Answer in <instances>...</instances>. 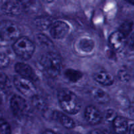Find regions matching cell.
Returning <instances> with one entry per match:
<instances>
[{
    "instance_id": "obj_20",
    "label": "cell",
    "mask_w": 134,
    "mask_h": 134,
    "mask_svg": "<svg viewBox=\"0 0 134 134\" xmlns=\"http://www.w3.org/2000/svg\"><path fill=\"white\" fill-rule=\"evenodd\" d=\"M36 42L42 47H46V48H50V47H52L53 46V43L51 42V40L44 34H38L36 35Z\"/></svg>"
},
{
    "instance_id": "obj_2",
    "label": "cell",
    "mask_w": 134,
    "mask_h": 134,
    "mask_svg": "<svg viewBox=\"0 0 134 134\" xmlns=\"http://www.w3.org/2000/svg\"><path fill=\"white\" fill-rule=\"evenodd\" d=\"M40 64L47 75L51 78H57L60 74L62 68V59L55 52L46 53L40 59Z\"/></svg>"
},
{
    "instance_id": "obj_33",
    "label": "cell",
    "mask_w": 134,
    "mask_h": 134,
    "mask_svg": "<svg viewBox=\"0 0 134 134\" xmlns=\"http://www.w3.org/2000/svg\"><path fill=\"white\" fill-rule=\"evenodd\" d=\"M127 2H129V3H131V4H133L134 5V0H126Z\"/></svg>"
},
{
    "instance_id": "obj_23",
    "label": "cell",
    "mask_w": 134,
    "mask_h": 134,
    "mask_svg": "<svg viewBox=\"0 0 134 134\" xmlns=\"http://www.w3.org/2000/svg\"><path fill=\"white\" fill-rule=\"evenodd\" d=\"M9 63L10 60L7 55L0 53V69L7 67L9 64Z\"/></svg>"
},
{
    "instance_id": "obj_13",
    "label": "cell",
    "mask_w": 134,
    "mask_h": 134,
    "mask_svg": "<svg viewBox=\"0 0 134 134\" xmlns=\"http://www.w3.org/2000/svg\"><path fill=\"white\" fill-rule=\"evenodd\" d=\"M53 117L55 120L59 121L62 126L66 129H72L75 127V122L69 116H66L60 112L55 111L53 114Z\"/></svg>"
},
{
    "instance_id": "obj_8",
    "label": "cell",
    "mask_w": 134,
    "mask_h": 134,
    "mask_svg": "<svg viewBox=\"0 0 134 134\" xmlns=\"http://www.w3.org/2000/svg\"><path fill=\"white\" fill-rule=\"evenodd\" d=\"M11 110L16 116H21L25 113L27 108L26 101L24 98L18 95L12 97L10 102Z\"/></svg>"
},
{
    "instance_id": "obj_5",
    "label": "cell",
    "mask_w": 134,
    "mask_h": 134,
    "mask_svg": "<svg viewBox=\"0 0 134 134\" xmlns=\"http://www.w3.org/2000/svg\"><path fill=\"white\" fill-rule=\"evenodd\" d=\"M14 84L18 91L24 96L32 98L36 95V87L31 80L16 76L14 78Z\"/></svg>"
},
{
    "instance_id": "obj_9",
    "label": "cell",
    "mask_w": 134,
    "mask_h": 134,
    "mask_svg": "<svg viewBox=\"0 0 134 134\" xmlns=\"http://www.w3.org/2000/svg\"><path fill=\"white\" fill-rule=\"evenodd\" d=\"M85 118L90 124L96 125L102 120L103 116L101 113L93 106H88L85 110Z\"/></svg>"
},
{
    "instance_id": "obj_6",
    "label": "cell",
    "mask_w": 134,
    "mask_h": 134,
    "mask_svg": "<svg viewBox=\"0 0 134 134\" xmlns=\"http://www.w3.org/2000/svg\"><path fill=\"white\" fill-rule=\"evenodd\" d=\"M24 10V5L20 0H7L2 6V11L11 16L20 15Z\"/></svg>"
},
{
    "instance_id": "obj_11",
    "label": "cell",
    "mask_w": 134,
    "mask_h": 134,
    "mask_svg": "<svg viewBox=\"0 0 134 134\" xmlns=\"http://www.w3.org/2000/svg\"><path fill=\"white\" fill-rule=\"evenodd\" d=\"M126 37L119 30L114 32L109 37V43L114 51H120L125 46Z\"/></svg>"
},
{
    "instance_id": "obj_12",
    "label": "cell",
    "mask_w": 134,
    "mask_h": 134,
    "mask_svg": "<svg viewBox=\"0 0 134 134\" xmlns=\"http://www.w3.org/2000/svg\"><path fill=\"white\" fill-rule=\"evenodd\" d=\"M94 42L91 39L86 37L80 38L76 43V50L82 54H88L94 49Z\"/></svg>"
},
{
    "instance_id": "obj_1",
    "label": "cell",
    "mask_w": 134,
    "mask_h": 134,
    "mask_svg": "<svg viewBox=\"0 0 134 134\" xmlns=\"http://www.w3.org/2000/svg\"><path fill=\"white\" fill-rule=\"evenodd\" d=\"M57 97L62 109L66 113L75 114L80 110V100L71 90L66 88L61 89L58 92Z\"/></svg>"
},
{
    "instance_id": "obj_7",
    "label": "cell",
    "mask_w": 134,
    "mask_h": 134,
    "mask_svg": "<svg viewBox=\"0 0 134 134\" xmlns=\"http://www.w3.org/2000/svg\"><path fill=\"white\" fill-rule=\"evenodd\" d=\"M69 26L61 20L53 23L50 27V34L55 39H62L69 33Z\"/></svg>"
},
{
    "instance_id": "obj_26",
    "label": "cell",
    "mask_w": 134,
    "mask_h": 134,
    "mask_svg": "<svg viewBox=\"0 0 134 134\" xmlns=\"http://www.w3.org/2000/svg\"><path fill=\"white\" fill-rule=\"evenodd\" d=\"M118 76H119V79H120V80L123 81V82H126L129 78L128 74L125 71L120 72L119 74H118Z\"/></svg>"
},
{
    "instance_id": "obj_18",
    "label": "cell",
    "mask_w": 134,
    "mask_h": 134,
    "mask_svg": "<svg viewBox=\"0 0 134 134\" xmlns=\"http://www.w3.org/2000/svg\"><path fill=\"white\" fill-rule=\"evenodd\" d=\"M52 19L47 16H39L35 19V24L40 30H47L52 25Z\"/></svg>"
},
{
    "instance_id": "obj_35",
    "label": "cell",
    "mask_w": 134,
    "mask_h": 134,
    "mask_svg": "<svg viewBox=\"0 0 134 134\" xmlns=\"http://www.w3.org/2000/svg\"><path fill=\"white\" fill-rule=\"evenodd\" d=\"M2 103V97H1V95H0V105Z\"/></svg>"
},
{
    "instance_id": "obj_16",
    "label": "cell",
    "mask_w": 134,
    "mask_h": 134,
    "mask_svg": "<svg viewBox=\"0 0 134 134\" xmlns=\"http://www.w3.org/2000/svg\"><path fill=\"white\" fill-rule=\"evenodd\" d=\"M93 98L96 102L100 104H107L110 101V96L105 91L98 88H94L91 91Z\"/></svg>"
},
{
    "instance_id": "obj_31",
    "label": "cell",
    "mask_w": 134,
    "mask_h": 134,
    "mask_svg": "<svg viewBox=\"0 0 134 134\" xmlns=\"http://www.w3.org/2000/svg\"><path fill=\"white\" fill-rule=\"evenodd\" d=\"M43 134H57V133L54 132V131H51V130H46V131L43 132Z\"/></svg>"
},
{
    "instance_id": "obj_17",
    "label": "cell",
    "mask_w": 134,
    "mask_h": 134,
    "mask_svg": "<svg viewBox=\"0 0 134 134\" xmlns=\"http://www.w3.org/2000/svg\"><path fill=\"white\" fill-rule=\"evenodd\" d=\"M32 104L34 107L40 112L43 113L47 110V103L46 99L37 94L32 97Z\"/></svg>"
},
{
    "instance_id": "obj_29",
    "label": "cell",
    "mask_w": 134,
    "mask_h": 134,
    "mask_svg": "<svg viewBox=\"0 0 134 134\" xmlns=\"http://www.w3.org/2000/svg\"><path fill=\"white\" fill-rule=\"evenodd\" d=\"M90 134H105L103 131L99 130H94L90 133Z\"/></svg>"
},
{
    "instance_id": "obj_4",
    "label": "cell",
    "mask_w": 134,
    "mask_h": 134,
    "mask_svg": "<svg viewBox=\"0 0 134 134\" xmlns=\"http://www.w3.org/2000/svg\"><path fill=\"white\" fill-rule=\"evenodd\" d=\"M13 49L18 57L23 60L30 59L35 51V44L27 37H20L13 45Z\"/></svg>"
},
{
    "instance_id": "obj_21",
    "label": "cell",
    "mask_w": 134,
    "mask_h": 134,
    "mask_svg": "<svg viewBox=\"0 0 134 134\" xmlns=\"http://www.w3.org/2000/svg\"><path fill=\"white\" fill-rule=\"evenodd\" d=\"M133 26V23L131 21H126L121 24L119 28V31L124 36H127L131 31Z\"/></svg>"
},
{
    "instance_id": "obj_14",
    "label": "cell",
    "mask_w": 134,
    "mask_h": 134,
    "mask_svg": "<svg viewBox=\"0 0 134 134\" xmlns=\"http://www.w3.org/2000/svg\"><path fill=\"white\" fill-rule=\"evenodd\" d=\"M93 78L97 82L103 86H110L114 83L113 76L105 71H99L95 73Z\"/></svg>"
},
{
    "instance_id": "obj_27",
    "label": "cell",
    "mask_w": 134,
    "mask_h": 134,
    "mask_svg": "<svg viewBox=\"0 0 134 134\" xmlns=\"http://www.w3.org/2000/svg\"><path fill=\"white\" fill-rule=\"evenodd\" d=\"M130 114L132 118H134V98L130 107Z\"/></svg>"
},
{
    "instance_id": "obj_34",
    "label": "cell",
    "mask_w": 134,
    "mask_h": 134,
    "mask_svg": "<svg viewBox=\"0 0 134 134\" xmlns=\"http://www.w3.org/2000/svg\"><path fill=\"white\" fill-rule=\"evenodd\" d=\"M66 134H79L78 133H76V132H69V133H67Z\"/></svg>"
},
{
    "instance_id": "obj_30",
    "label": "cell",
    "mask_w": 134,
    "mask_h": 134,
    "mask_svg": "<svg viewBox=\"0 0 134 134\" xmlns=\"http://www.w3.org/2000/svg\"><path fill=\"white\" fill-rule=\"evenodd\" d=\"M129 134H134V124L131 125L129 130Z\"/></svg>"
},
{
    "instance_id": "obj_22",
    "label": "cell",
    "mask_w": 134,
    "mask_h": 134,
    "mask_svg": "<svg viewBox=\"0 0 134 134\" xmlns=\"http://www.w3.org/2000/svg\"><path fill=\"white\" fill-rule=\"evenodd\" d=\"M11 126L5 120L0 119V134H11Z\"/></svg>"
},
{
    "instance_id": "obj_24",
    "label": "cell",
    "mask_w": 134,
    "mask_h": 134,
    "mask_svg": "<svg viewBox=\"0 0 134 134\" xmlns=\"http://www.w3.org/2000/svg\"><path fill=\"white\" fill-rule=\"evenodd\" d=\"M116 116V113L113 109H109L105 113V119L109 122H113Z\"/></svg>"
},
{
    "instance_id": "obj_28",
    "label": "cell",
    "mask_w": 134,
    "mask_h": 134,
    "mask_svg": "<svg viewBox=\"0 0 134 134\" xmlns=\"http://www.w3.org/2000/svg\"><path fill=\"white\" fill-rule=\"evenodd\" d=\"M130 47L134 49V33H133V34L131 35V38H130Z\"/></svg>"
},
{
    "instance_id": "obj_32",
    "label": "cell",
    "mask_w": 134,
    "mask_h": 134,
    "mask_svg": "<svg viewBox=\"0 0 134 134\" xmlns=\"http://www.w3.org/2000/svg\"><path fill=\"white\" fill-rule=\"evenodd\" d=\"M43 2H46V3H51L54 1V0H43Z\"/></svg>"
},
{
    "instance_id": "obj_25",
    "label": "cell",
    "mask_w": 134,
    "mask_h": 134,
    "mask_svg": "<svg viewBox=\"0 0 134 134\" xmlns=\"http://www.w3.org/2000/svg\"><path fill=\"white\" fill-rule=\"evenodd\" d=\"M7 81V76L3 72L0 70V85L5 84Z\"/></svg>"
},
{
    "instance_id": "obj_15",
    "label": "cell",
    "mask_w": 134,
    "mask_h": 134,
    "mask_svg": "<svg viewBox=\"0 0 134 134\" xmlns=\"http://www.w3.org/2000/svg\"><path fill=\"white\" fill-rule=\"evenodd\" d=\"M113 127L116 134H125L128 128L127 121L124 117L116 116L113 120Z\"/></svg>"
},
{
    "instance_id": "obj_19",
    "label": "cell",
    "mask_w": 134,
    "mask_h": 134,
    "mask_svg": "<svg viewBox=\"0 0 134 134\" xmlns=\"http://www.w3.org/2000/svg\"><path fill=\"white\" fill-rule=\"evenodd\" d=\"M66 78L72 82H77L80 80L82 79L83 74L79 70H74V69H68L64 72Z\"/></svg>"
},
{
    "instance_id": "obj_36",
    "label": "cell",
    "mask_w": 134,
    "mask_h": 134,
    "mask_svg": "<svg viewBox=\"0 0 134 134\" xmlns=\"http://www.w3.org/2000/svg\"><path fill=\"white\" fill-rule=\"evenodd\" d=\"M20 1H23V0H20Z\"/></svg>"
},
{
    "instance_id": "obj_3",
    "label": "cell",
    "mask_w": 134,
    "mask_h": 134,
    "mask_svg": "<svg viewBox=\"0 0 134 134\" xmlns=\"http://www.w3.org/2000/svg\"><path fill=\"white\" fill-rule=\"evenodd\" d=\"M20 30L16 23L9 20L0 22V43H5L20 38Z\"/></svg>"
},
{
    "instance_id": "obj_10",
    "label": "cell",
    "mask_w": 134,
    "mask_h": 134,
    "mask_svg": "<svg viewBox=\"0 0 134 134\" xmlns=\"http://www.w3.org/2000/svg\"><path fill=\"white\" fill-rule=\"evenodd\" d=\"M15 69L19 76L31 80H36L37 76L32 67L24 63H18L15 64Z\"/></svg>"
}]
</instances>
